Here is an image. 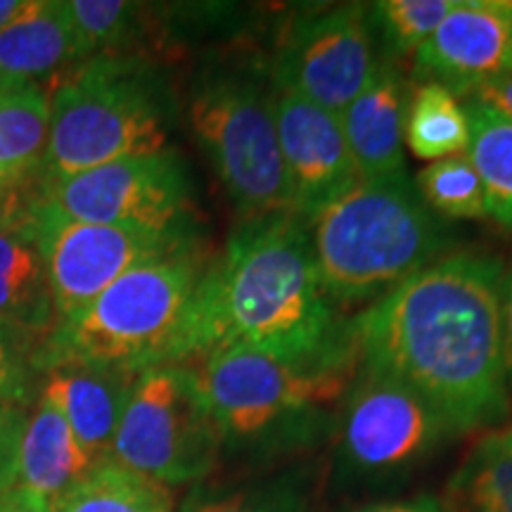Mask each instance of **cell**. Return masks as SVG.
I'll return each instance as SVG.
<instances>
[{
    "label": "cell",
    "instance_id": "cell-1",
    "mask_svg": "<svg viewBox=\"0 0 512 512\" xmlns=\"http://www.w3.org/2000/svg\"><path fill=\"white\" fill-rule=\"evenodd\" d=\"M503 264L439 256L347 323L356 366L418 392L453 434L494 430L510 413L501 332Z\"/></svg>",
    "mask_w": 512,
    "mask_h": 512
},
{
    "label": "cell",
    "instance_id": "cell-2",
    "mask_svg": "<svg viewBox=\"0 0 512 512\" xmlns=\"http://www.w3.org/2000/svg\"><path fill=\"white\" fill-rule=\"evenodd\" d=\"M245 347L294 366L351 361L347 325L325 292L309 228L297 214L247 219L204 268L185 325L181 363Z\"/></svg>",
    "mask_w": 512,
    "mask_h": 512
},
{
    "label": "cell",
    "instance_id": "cell-3",
    "mask_svg": "<svg viewBox=\"0 0 512 512\" xmlns=\"http://www.w3.org/2000/svg\"><path fill=\"white\" fill-rule=\"evenodd\" d=\"M306 228L320 283L335 306L377 302L448 245L406 171L361 178L306 219Z\"/></svg>",
    "mask_w": 512,
    "mask_h": 512
},
{
    "label": "cell",
    "instance_id": "cell-4",
    "mask_svg": "<svg viewBox=\"0 0 512 512\" xmlns=\"http://www.w3.org/2000/svg\"><path fill=\"white\" fill-rule=\"evenodd\" d=\"M197 247L138 266L91 304L55 320L36 349V370L83 363L143 373L164 363H181L197 285L204 275Z\"/></svg>",
    "mask_w": 512,
    "mask_h": 512
},
{
    "label": "cell",
    "instance_id": "cell-5",
    "mask_svg": "<svg viewBox=\"0 0 512 512\" xmlns=\"http://www.w3.org/2000/svg\"><path fill=\"white\" fill-rule=\"evenodd\" d=\"M171 98L152 64L133 55L81 62L50 93V138L38 181L83 174L166 150Z\"/></svg>",
    "mask_w": 512,
    "mask_h": 512
},
{
    "label": "cell",
    "instance_id": "cell-6",
    "mask_svg": "<svg viewBox=\"0 0 512 512\" xmlns=\"http://www.w3.org/2000/svg\"><path fill=\"white\" fill-rule=\"evenodd\" d=\"M219 425L223 451L275 456L316 439L325 411L342 401L356 358L294 366L245 347H226L192 366Z\"/></svg>",
    "mask_w": 512,
    "mask_h": 512
},
{
    "label": "cell",
    "instance_id": "cell-7",
    "mask_svg": "<svg viewBox=\"0 0 512 512\" xmlns=\"http://www.w3.org/2000/svg\"><path fill=\"white\" fill-rule=\"evenodd\" d=\"M190 128L223 190L247 219L294 214L278 128L271 69H207L190 95Z\"/></svg>",
    "mask_w": 512,
    "mask_h": 512
},
{
    "label": "cell",
    "instance_id": "cell-8",
    "mask_svg": "<svg viewBox=\"0 0 512 512\" xmlns=\"http://www.w3.org/2000/svg\"><path fill=\"white\" fill-rule=\"evenodd\" d=\"M223 439L190 363L136 377L114 434L112 463L164 486L200 484L219 465Z\"/></svg>",
    "mask_w": 512,
    "mask_h": 512
},
{
    "label": "cell",
    "instance_id": "cell-9",
    "mask_svg": "<svg viewBox=\"0 0 512 512\" xmlns=\"http://www.w3.org/2000/svg\"><path fill=\"white\" fill-rule=\"evenodd\" d=\"M29 202L72 221L190 233V178L183 157L171 147L41 181Z\"/></svg>",
    "mask_w": 512,
    "mask_h": 512
},
{
    "label": "cell",
    "instance_id": "cell-10",
    "mask_svg": "<svg viewBox=\"0 0 512 512\" xmlns=\"http://www.w3.org/2000/svg\"><path fill=\"white\" fill-rule=\"evenodd\" d=\"M456 437L418 392L392 377L356 366L342 396L339 458L351 475L392 479L430 460Z\"/></svg>",
    "mask_w": 512,
    "mask_h": 512
},
{
    "label": "cell",
    "instance_id": "cell-11",
    "mask_svg": "<svg viewBox=\"0 0 512 512\" xmlns=\"http://www.w3.org/2000/svg\"><path fill=\"white\" fill-rule=\"evenodd\" d=\"M27 209L46 261L57 320L91 304L133 268L195 247L192 233H152L72 221L29 200Z\"/></svg>",
    "mask_w": 512,
    "mask_h": 512
},
{
    "label": "cell",
    "instance_id": "cell-12",
    "mask_svg": "<svg viewBox=\"0 0 512 512\" xmlns=\"http://www.w3.org/2000/svg\"><path fill=\"white\" fill-rule=\"evenodd\" d=\"M380 60L368 5H335L299 15L285 29L271 79L278 91L339 117L368 86Z\"/></svg>",
    "mask_w": 512,
    "mask_h": 512
},
{
    "label": "cell",
    "instance_id": "cell-13",
    "mask_svg": "<svg viewBox=\"0 0 512 512\" xmlns=\"http://www.w3.org/2000/svg\"><path fill=\"white\" fill-rule=\"evenodd\" d=\"M512 0H458L413 55V81L456 98L510 72Z\"/></svg>",
    "mask_w": 512,
    "mask_h": 512
},
{
    "label": "cell",
    "instance_id": "cell-14",
    "mask_svg": "<svg viewBox=\"0 0 512 512\" xmlns=\"http://www.w3.org/2000/svg\"><path fill=\"white\" fill-rule=\"evenodd\" d=\"M275 128L292 209L304 221L361 181L337 114L275 88Z\"/></svg>",
    "mask_w": 512,
    "mask_h": 512
},
{
    "label": "cell",
    "instance_id": "cell-15",
    "mask_svg": "<svg viewBox=\"0 0 512 512\" xmlns=\"http://www.w3.org/2000/svg\"><path fill=\"white\" fill-rule=\"evenodd\" d=\"M138 375L131 370L83 363L50 368L43 375L46 382L41 394L64 415L95 467L112 460L114 434Z\"/></svg>",
    "mask_w": 512,
    "mask_h": 512
},
{
    "label": "cell",
    "instance_id": "cell-16",
    "mask_svg": "<svg viewBox=\"0 0 512 512\" xmlns=\"http://www.w3.org/2000/svg\"><path fill=\"white\" fill-rule=\"evenodd\" d=\"M411 88L392 60H380L373 79L339 114L344 138L361 178H380L406 171V112Z\"/></svg>",
    "mask_w": 512,
    "mask_h": 512
},
{
    "label": "cell",
    "instance_id": "cell-17",
    "mask_svg": "<svg viewBox=\"0 0 512 512\" xmlns=\"http://www.w3.org/2000/svg\"><path fill=\"white\" fill-rule=\"evenodd\" d=\"M46 261L29 209L10 207L0 216V323L43 339L55 325Z\"/></svg>",
    "mask_w": 512,
    "mask_h": 512
},
{
    "label": "cell",
    "instance_id": "cell-18",
    "mask_svg": "<svg viewBox=\"0 0 512 512\" xmlns=\"http://www.w3.org/2000/svg\"><path fill=\"white\" fill-rule=\"evenodd\" d=\"M72 427L46 396H38L34 415H27L10 465V489L34 491L53 505L93 470Z\"/></svg>",
    "mask_w": 512,
    "mask_h": 512
},
{
    "label": "cell",
    "instance_id": "cell-19",
    "mask_svg": "<svg viewBox=\"0 0 512 512\" xmlns=\"http://www.w3.org/2000/svg\"><path fill=\"white\" fill-rule=\"evenodd\" d=\"M81 64L67 0H29L27 10L0 29V76L12 86H36L64 64Z\"/></svg>",
    "mask_w": 512,
    "mask_h": 512
},
{
    "label": "cell",
    "instance_id": "cell-20",
    "mask_svg": "<svg viewBox=\"0 0 512 512\" xmlns=\"http://www.w3.org/2000/svg\"><path fill=\"white\" fill-rule=\"evenodd\" d=\"M50 138V93L22 86L0 100V185L12 192L41 174Z\"/></svg>",
    "mask_w": 512,
    "mask_h": 512
},
{
    "label": "cell",
    "instance_id": "cell-21",
    "mask_svg": "<svg viewBox=\"0 0 512 512\" xmlns=\"http://www.w3.org/2000/svg\"><path fill=\"white\" fill-rule=\"evenodd\" d=\"M456 512H512V427L486 430L448 482Z\"/></svg>",
    "mask_w": 512,
    "mask_h": 512
},
{
    "label": "cell",
    "instance_id": "cell-22",
    "mask_svg": "<svg viewBox=\"0 0 512 512\" xmlns=\"http://www.w3.org/2000/svg\"><path fill=\"white\" fill-rule=\"evenodd\" d=\"M174 491L117 463L93 467L53 503V512H174Z\"/></svg>",
    "mask_w": 512,
    "mask_h": 512
},
{
    "label": "cell",
    "instance_id": "cell-23",
    "mask_svg": "<svg viewBox=\"0 0 512 512\" xmlns=\"http://www.w3.org/2000/svg\"><path fill=\"white\" fill-rule=\"evenodd\" d=\"M470 121V159L484 185L489 219L512 228V121L484 107L477 100H465Z\"/></svg>",
    "mask_w": 512,
    "mask_h": 512
},
{
    "label": "cell",
    "instance_id": "cell-24",
    "mask_svg": "<svg viewBox=\"0 0 512 512\" xmlns=\"http://www.w3.org/2000/svg\"><path fill=\"white\" fill-rule=\"evenodd\" d=\"M406 145L425 162L465 155L470 121L460 98L434 83L415 86L406 112Z\"/></svg>",
    "mask_w": 512,
    "mask_h": 512
},
{
    "label": "cell",
    "instance_id": "cell-25",
    "mask_svg": "<svg viewBox=\"0 0 512 512\" xmlns=\"http://www.w3.org/2000/svg\"><path fill=\"white\" fill-rule=\"evenodd\" d=\"M458 0H380L368 5L370 24L384 60L415 55Z\"/></svg>",
    "mask_w": 512,
    "mask_h": 512
},
{
    "label": "cell",
    "instance_id": "cell-26",
    "mask_svg": "<svg viewBox=\"0 0 512 512\" xmlns=\"http://www.w3.org/2000/svg\"><path fill=\"white\" fill-rule=\"evenodd\" d=\"M413 185L434 216L451 221L489 219L484 185L467 155L430 162Z\"/></svg>",
    "mask_w": 512,
    "mask_h": 512
},
{
    "label": "cell",
    "instance_id": "cell-27",
    "mask_svg": "<svg viewBox=\"0 0 512 512\" xmlns=\"http://www.w3.org/2000/svg\"><path fill=\"white\" fill-rule=\"evenodd\" d=\"M304 486L297 479L273 477L264 482L240 486H207L192 484L174 512H306Z\"/></svg>",
    "mask_w": 512,
    "mask_h": 512
},
{
    "label": "cell",
    "instance_id": "cell-28",
    "mask_svg": "<svg viewBox=\"0 0 512 512\" xmlns=\"http://www.w3.org/2000/svg\"><path fill=\"white\" fill-rule=\"evenodd\" d=\"M81 62L93 57L121 55L140 31L138 3L126 0H67Z\"/></svg>",
    "mask_w": 512,
    "mask_h": 512
},
{
    "label": "cell",
    "instance_id": "cell-29",
    "mask_svg": "<svg viewBox=\"0 0 512 512\" xmlns=\"http://www.w3.org/2000/svg\"><path fill=\"white\" fill-rule=\"evenodd\" d=\"M41 339L0 323V408H24L36 399V349Z\"/></svg>",
    "mask_w": 512,
    "mask_h": 512
},
{
    "label": "cell",
    "instance_id": "cell-30",
    "mask_svg": "<svg viewBox=\"0 0 512 512\" xmlns=\"http://www.w3.org/2000/svg\"><path fill=\"white\" fill-rule=\"evenodd\" d=\"M27 411L19 408H0V494L10 486V465L15 458V448L22 434Z\"/></svg>",
    "mask_w": 512,
    "mask_h": 512
},
{
    "label": "cell",
    "instance_id": "cell-31",
    "mask_svg": "<svg viewBox=\"0 0 512 512\" xmlns=\"http://www.w3.org/2000/svg\"><path fill=\"white\" fill-rule=\"evenodd\" d=\"M463 100H477L484 107L501 114V117L512 121V72L498 76L494 81H486Z\"/></svg>",
    "mask_w": 512,
    "mask_h": 512
},
{
    "label": "cell",
    "instance_id": "cell-32",
    "mask_svg": "<svg viewBox=\"0 0 512 512\" xmlns=\"http://www.w3.org/2000/svg\"><path fill=\"white\" fill-rule=\"evenodd\" d=\"M501 332L505 380H508V387L512 392V264L505 268L501 280Z\"/></svg>",
    "mask_w": 512,
    "mask_h": 512
},
{
    "label": "cell",
    "instance_id": "cell-33",
    "mask_svg": "<svg viewBox=\"0 0 512 512\" xmlns=\"http://www.w3.org/2000/svg\"><path fill=\"white\" fill-rule=\"evenodd\" d=\"M0 512H53V505L34 491L10 489L0 494Z\"/></svg>",
    "mask_w": 512,
    "mask_h": 512
},
{
    "label": "cell",
    "instance_id": "cell-34",
    "mask_svg": "<svg viewBox=\"0 0 512 512\" xmlns=\"http://www.w3.org/2000/svg\"><path fill=\"white\" fill-rule=\"evenodd\" d=\"M354 512H444V505L434 496H415L406 498V501L366 505V508H358Z\"/></svg>",
    "mask_w": 512,
    "mask_h": 512
},
{
    "label": "cell",
    "instance_id": "cell-35",
    "mask_svg": "<svg viewBox=\"0 0 512 512\" xmlns=\"http://www.w3.org/2000/svg\"><path fill=\"white\" fill-rule=\"evenodd\" d=\"M29 0H0V29H5L12 19L27 10Z\"/></svg>",
    "mask_w": 512,
    "mask_h": 512
},
{
    "label": "cell",
    "instance_id": "cell-36",
    "mask_svg": "<svg viewBox=\"0 0 512 512\" xmlns=\"http://www.w3.org/2000/svg\"><path fill=\"white\" fill-rule=\"evenodd\" d=\"M17 192H19V190H17ZM17 192H12V190L3 188V185H0V216H3V214H5V209L10 207V204H12V197H15Z\"/></svg>",
    "mask_w": 512,
    "mask_h": 512
},
{
    "label": "cell",
    "instance_id": "cell-37",
    "mask_svg": "<svg viewBox=\"0 0 512 512\" xmlns=\"http://www.w3.org/2000/svg\"><path fill=\"white\" fill-rule=\"evenodd\" d=\"M17 88H22V86H12L10 81H5L3 76H0V100H3L5 95H10L12 91H17Z\"/></svg>",
    "mask_w": 512,
    "mask_h": 512
},
{
    "label": "cell",
    "instance_id": "cell-38",
    "mask_svg": "<svg viewBox=\"0 0 512 512\" xmlns=\"http://www.w3.org/2000/svg\"><path fill=\"white\" fill-rule=\"evenodd\" d=\"M510 72H512V17H510Z\"/></svg>",
    "mask_w": 512,
    "mask_h": 512
}]
</instances>
